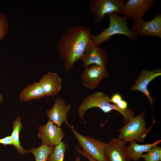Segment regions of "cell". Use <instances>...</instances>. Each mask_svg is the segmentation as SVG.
<instances>
[{
  "mask_svg": "<svg viewBox=\"0 0 161 161\" xmlns=\"http://www.w3.org/2000/svg\"><path fill=\"white\" fill-rule=\"evenodd\" d=\"M21 116H18L15 119L13 124V130L10 136V139L13 143L18 153L22 155L28 153L29 151L24 149L20 144L19 140V134L21 130L23 128L21 123Z\"/></svg>",
  "mask_w": 161,
  "mask_h": 161,
  "instance_id": "cell-18",
  "label": "cell"
},
{
  "mask_svg": "<svg viewBox=\"0 0 161 161\" xmlns=\"http://www.w3.org/2000/svg\"><path fill=\"white\" fill-rule=\"evenodd\" d=\"M0 144L4 145H13L10 136H7L2 138L0 139Z\"/></svg>",
  "mask_w": 161,
  "mask_h": 161,
  "instance_id": "cell-24",
  "label": "cell"
},
{
  "mask_svg": "<svg viewBox=\"0 0 161 161\" xmlns=\"http://www.w3.org/2000/svg\"><path fill=\"white\" fill-rule=\"evenodd\" d=\"M45 96L38 82H34L26 86L20 92L21 101L27 102L38 100Z\"/></svg>",
  "mask_w": 161,
  "mask_h": 161,
  "instance_id": "cell-17",
  "label": "cell"
},
{
  "mask_svg": "<svg viewBox=\"0 0 161 161\" xmlns=\"http://www.w3.org/2000/svg\"><path fill=\"white\" fill-rule=\"evenodd\" d=\"M91 34L87 27L76 26L69 27L61 35L57 48L60 56L64 61L66 71L70 70L75 62L80 59L91 39Z\"/></svg>",
  "mask_w": 161,
  "mask_h": 161,
  "instance_id": "cell-1",
  "label": "cell"
},
{
  "mask_svg": "<svg viewBox=\"0 0 161 161\" xmlns=\"http://www.w3.org/2000/svg\"><path fill=\"white\" fill-rule=\"evenodd\" d=\"M147 152L141 156L144 161H161V148L157 145L153 146Z\"/></svg>",
  "mask_w": 161,
  "mask_h": 161,
  "instance_id": "cell-21",
  "label": "cell"
},
{
  "mask_svg": "<svg viewBox=\"0 0 161 161\" xmlns=\"http://www.w3.org/2000/svg\"><path fill=\"white\" fill-rule=\"evenodd\" d=\"M69 145L62 141L55 146L53 151L49 155L47 161H64V154Z\"/></svg>",
  "mask_w": 161,
  "mask_h": 161,
  "instance_id": "cell-20",
  "label": "cell"
},
{
  "mask_svg": "<svg viewBox=\"0 0 161 161\" xmlns=\"http://www.w3.org/2000/svg\"><path fill=\"white\" fill-rule=\"evenodd\" d=\"M3 96L0 93V104L3 101Z\"/></svg>",
  "mask_w": 161,
  "mask_h": 161,
  "instance_id": "cell-27",
  "label": "cell"
},
{
  "mask_svg": "<svg viewBox=\"0 0 161 161\" xmlns=\"http://www.w3.org/2000/svg\"><path fill=\"white\" fill-rule=\"evenodd\" d=\"M75 161H80V157L79 155L76 157Z\"/></svg>",
  "mask_w": 161,
  "mask_h": 161,
  "instance_id": "cell-26",
  "label": "cell"
},
{
  "mask_svg": "<svg viewBox=\"0 0 161 161\" xmlns=\"http://www.w3.org/2000/svg\"><path fill=\"white\" fill-rule=\"evenodd\" d=\"M155 0H127L122 14L134 21L143 19L144 14L150 10Z\"/></svg>",
  "mask_w": 161,
  "mask_h": 161,
  "instance_id": "cell-10",
  "label": "cell"
},
{
  "mask_svg": "<svg viewBox=\"0 0 161 161\" xmlns=\"http://www.w3.org/2000/svg\"><path fill=\"white\" fill-rule=\"evenodd\" d=\"M108 54L91 39L80 58L85 68L90 65L106 66L108 63Z\"/></svg>",
  "mask_w": 161,
  "mask_h": 161,
  "instance_id": "cell-8",
  "label": "cell"
},
{
  "mask_svg": "<svg viewBox=\"0 0 161 161\" xmlns=\"http://www.w3.org/2000/svg\"><path fill=\"white\" fill-rule=\"evenodd\" d=\"M72 134L83 151L97 161H108L105 154L106 143L102 140L79 133L69 125Z\"/></svg>",
  "mask_w": 161,
  "mask_h": 161,
  "instance_id": "cell-5",
  "label": "cell"
},
{
  "mask_svg": "<svg viewBox=\"0 0 161 161\" xmlns=\"http://www.w3.org/2000/svg\"><path fill=\"white\" fill-rule=\"evenodd\" d=\"M77 151L80 154L86 157L89 161H97L79 148H78Z\"/></svg>",
  "mask_w": 161,
  "mask_h": 161,
  "instance_id": "cell-25",
  "label": "cell"
},
{
  "mask_svg": "<svg viewBox=\"0 0 161 161\" xmlns=\"http://www.w3.org/2000/svg\"><path fill=\"white\" fill-rule=\"evenodd\" d=\"M161 75V69L160 68L154 69L152 70L143 69L140 72L131 87V90L139 91L144 94L148 98L152 107L153 102L156 99L151 97L147 88L151 81Z\"/></svg>",
  "mask_w": 161,
  "mask_h": 161,
  "instance_id": "cell-12",
  "label": "cell"
},
{
  "mask_svg": "<svg viewBox=\"0 0 161 161\" xmlns=\"http://www.w3.org/2000/svg\"><path fill=\"white\" fill-rule=\"evenodd\" d=\"M81 77L83 85L86 88L94 90L101 81L109 77L108 72L105 66L92 65L85 68Z\"/></svg>",
  "mask_w": 161,
  "mask_h": 161,
  "instance_id": "cell-11",
  "label": "cell"
},
{
  "mask_svg": "<svg viewBox=\"0 0 161 161\" xmlns=\"http://www.w3.org/2000/svg\"><path fill=\"white\" fill-rule=\"evenodd\" d=\"M160 140H157L152 143L140 144L137 143L135 141L129 142V145L127 147V152L131 160H138L143 153L148 152L154 145L160 143Z\"/></svg>",
  "mask_w": 161,
  "mask_h": 161,
  "instance_id": "cell-16",
  "label": "cell"
},
{
  "mask_svg": "<svg viewBox=\"0 0 161 161\" xmlns=\"http://www.w3.org/2000/svg\"><path fill=\"white\" fill-rule=\"evenodd\" d=\"M42 144L55 147L61 141L64 136L63 129L49 120L45 125L40 126L38 134Z\"/></svg>",
  "mask_w": 161,
  "mask_h": 161,
  "instance_id": "cell-9",
  "label": "cell"
},
{
  "mask_svg": "<svg viewBox=\"0 0 161 161\" xmlns=\"http://www.w3.org/2000/svg\"><path fill=\"white\" fill-rule=\"evenodd\" d=\"M126 144L119 138H112L106 143L105 154L108 161H130Z\"/></svg>",
  "mask_w": 161,
  "mask_h": 161,
  "instance_id": "cell-13",
  "label": "cell"
},
{
  "mask_svg": "<svg viewBox=\"0 0 161 161\" xmlns=\"http://www.w3.org/2000/svg\"><path fill=\"white\" fill-rule=\"evenodd\" d=\"M130 30L141 37L150 36L161 38V15L155 14L149 21H145L143 19L135 21Z\"/></svg>",
  "mask_w": 161,
  "mask_h": 161,
  "instance_id": "cell-7",
  "label": "cell"
},
{
  "mask_svg": "<svg viewBox=\"0 0 161 161\" xmlns=\"http://www.w3.org/2000/svg\"><path fill=\"white\" fill-rule=\"evenodd\" d=\"M125 2L123 0H91L89 8L94 22L99 23L103 17L111 13L122 14Z\"/></svg>",
  "mask_w": 161,
  "mask_h": 161,
  "instance_id": "cell-6",
  "label": "cell"
},
{
  "mask_svg": "<svg viewBox=\"0 0 161 161\" xmlns=\"http://www.w3.org/2000/svg\"><path fill=\"white\" fill-rule=\"evenodd\" d=\"M54 147L41 144L38 148H31L29 151L33 154L36 161H47L49 155L53 151Z\"/></svg>",
  "mask_w": 161,
  "mask_h": 161,
  "instance_id": "cell-19",
  "label": "cell"
},
{
  "mask_svg": "<svg viewBox=\"0 0 161 161\" xmlns=\"http://www.w3.org/2000/svg\"><path fill=\"white\" fill-rule=\"evenodd\" d=\"M62 80L56 73L49 72L39 79L38 83L45 95L54 96L60 92Z\"/></svg>",
  "mask_w": 161,
  "mask_h": 161,
  "instance_id": "cell-15",
  "label": "cell"
},
{
  "mask_svg": "<svg viewBox=\"0 0 161 161\" xmlns=\"http://www.w3.org/2000/svg\"><path fill=\"white\" fill-rule=\"evenodd\" d=\"M71 107L70 104L66 105L63 99L57 98L52 108L47 110L46 114L49 120L58 126L60 127L64 122L68 126L69 124L67 122V114Z\"/></svg>",
  "mask_w": 161,
  "mask_h": 161,
  "instance_id": "cell-14",
  "label": "cell"
},
{
  "mask_svg": "<svg viewBox=\"0 0 161 161\" xmlns=\"http://www.w3.org/2000/svg\"><path fill=\"white\" fill-rule=\"evenodd\" d=\"M145 113H140L137 116L130 119L125 125L117 130L120 133L118 138L126 143L132 140L143 143L150 129L146 127L144 120Z\"/></svg>",
  "mask_w": 161,
  "mask_h": 161,
  "instance_id": "cell-4",
  "label": "cell"
},
{
  "mask_svg": "<svg viewBox=\"0 0 161 161\" xmlns=\"http://www.w3.org/2000/svg\"><path fill=\"white\" fill-rule=\"evenodd\" d=\"M110 97L107 94L102 92H96L86 97L83 100L78 109V116L83 120L85 112L89 109L97 107L103 112L109 113L113 110L120 113L123 116V122L127 123L135 116V113L133 110L128 108L123 110L119 108L116 105L109 102Z\"/></svg>",
  "mask_w": 161,
  "mask_h": 161,
  "instance_id": "cell-2",
  "label": "cell"
},
{
  "mask_svg": "<svg viewBox=\"0 0 161 161\" xmlns=\"http://www.w3.org/2000/svg\"><path fill=\"white\" fill-rule=\"evenodd\" d=\"M9 23L6 15L0 13V41L3 39L8 30Z\"/></svg>",
  "mask_w": 161,
  "mask_h": 161,
  "instance_id": "cell-23",
  "label": "cell"
},
{
  "mask_svg": "<svg viewBox=\"0 0 161 161\" xmlns=\"http://www.w3.org/2000/svg\"><path fill=\"white\" fill-rule=\"evenodd\" d=\"M106 15L109 20V26L97 35L91 34V38L94 42L100 45L112 36L119 34L125 35L133 41H136L137 35L129 28L127 24L129 18L127 17L120 16L118 14L114 12Z\"/></svg>",
  "mask_w": 161,
  "mask_h": 161,
  "instance_id": "cell-3",
  "label": "cell"
},
{
  "mask_svg": "<svg viewBox=\"0 0 161 161\" xmlns=\"http://www.w3.org/2000/svg\"><path fill=\"white\" fill-rule=\"evenodd\" d=\"M109 102L116 105L122 109L125 110L129 108L127 101L124 100L121 95L118 93H114L112 95L110 98Z\"/></svg>",
  "mask_w": 161,
  "mask_h": 161,
  "instance_id": "cell-22",
  "label": "cell"
}]
</instances>
